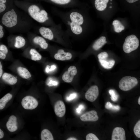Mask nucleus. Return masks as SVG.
I'll return each instance as SVG.
<instances>
[{
	"mask_svg": "<svg viewBox=\"0 0 140 140\" xmlns=\"http://www.w3.org/2000/svg\"><path fill=\"white\" fill-rule=\"evenodd\" d=\"M61 19L67 27L68 33L77 35L81 34L83 29L82 25L84 22L83 16L79 11L72 10L68 12L54 11Z\"/></svg>",
	"mask_w": 140,
	"mask_h": 140,
	"instance_id": "f257e3e1",
	"label": "nucleus"
},
{
	"mask_svg": "<svg viewBox=\"0 0 140 140\" xmlns=\"http://www.w3.org/2000/svg\"><path fill=\"white\" fill-rule=\"evenodd\" d=\"M26 12L33 19L45 26H50L56 24L45 10L36 5H30Z\"/></svg>",
	"mask_w": 140,
	"mask_h": 140,
	"instance_id": "f03ea898",
	"label": "nucleus"
},
{
	"mask_svg": "<svg viewBox=\"0 0 140 140\" xmlns=\"http://www.w3.org/2000/svg\"><path fill=\"white\" fill-rule=\"evenodd\" d=\"M23 19L18 12L12 9L3 15L1 21L5 26L14 30L18 28L24 23Z\"/></svg>",
	"mask_w": 140,
	"mask_h": 140,
	"instance_id": "7ed1b4c3",
	"label": "nucleus"
},
{
	"mask_svg": "<svg viewBox=\"0 0 140 140\" xmlns=\"http://www.w3.org/2000/svg\"><path fill=\"white\" fill-rule=\"evenodd\" d=\"M39 32L44 38L53 40L58 37L64 36L68 34L66 31H64L61 24L50 26H42L39 29Z\"/></svg>",
	"mask_w": 140,
	"mask_h": 140,
	"instance_id": "20e7f679",
	"label": "nucleus"
},
{
	"mask_svg": "<svg viewBox=\"0 0 140 140\" xmlns=\"http://www.w3.org/2000/svg\"><path fill=\"white\" fill-rule=\"evenodd\" d=\"M139 44V40L137 37L132 34L127 37L123 45L124 51L126 53H129L136 50Z\"/></svg>",
	"mask_w": 140,
	"mask_h": 140,
	"instance_id": "39448f33",
	"label": "nucleus"
},
{
	"mask_svg": "<svg viewBox=\"0 0 140 140\" xmlns=\"http://www.w3.org/2000/svg\"><path fill=\"white\" fill-rule=\"evenodd\" d=\"M138 81L134 77L126 76L122 78L120 80L118 86L120 89L124 91L130 90L137 85Z\"/></svg>",
	"mask_w": 140,
	"mask_h": 140,
	"instance_id": "423d86ee",
	"label": "nucleus"
},
{
	"mask_svg": "<svg viewBox=\"0 0 140 140\" xmlns=\"http://www.w3.org/2000/svg\"><path fill=\"white\" fill-rule=\"evenodd\" d=\"M21 104L24 109L27 110H33L37 107L38 105V102L34 97L30 96H27L22 99Z\"/></svg>",
	"mask_w": 140,
	"mask_h": 140,
	"instance_id": "0eeeda50",
	"label": "nucleus"
},
{
	"mask_svg": "<svg viewBox=\"0 0 140 140\" xmlns=\"http://www.w3.org/2000/svg\"><path fill=\"white\" fill-rule=\"evenodd\" d=\"M99 90L98 87L94 85L90 87L87 91L85 95V98L91 102L95 101L99 95Z\"/></svg>",
	"mask_w": 140,
	"mask_h": 140,
	"instance_id": "6e6552de",
	"label": "nucleus"
},
{
	"mask_svg": "<svg viewBox=\"0 0 140 140\" xmlns=\"http://www.w3.org/2000/svg\"><path fill=\"white\" fill-rule=\"evenodd\" d=\"M77 73L76 67L74 66L69 67L67 71L65 72L62 76V80L67 83H70L73 80L74 76Z\"/></svg>",
	"mask_w": 140,
	"mask_h": 140,
	"instance_id": "1a4fd4ad",
	"label": "nucleus"
},
{
	"mask_svg": "<svg viewBox=\"0 0 140 140\" xmlns=\"http://www.w3.org/2000/svg\"><path fill=\"white\" fill-rule=\"evenodd\" d=\"M126 137L125 132L123 128L117 127L113 130L111 140H125Z\"/></svg>",
	"mask_w": 140,
	"mask_h": 140,
	"instance_id": "9d476101",
	"label": "nucleus"
},
{
	"mask_svg": "<svg viewBox=\"0 0 140 140\" xmlns=\"http://www.w3.org/2000/svg\"><path fill=\"white\" fill-rule=\"evenodd\" d=\"M66 107L64 102L61 100L57 101L54 106V111L55 115L58 117H62L66 113Z\"/></svg>",
	"mask_w": 140,
	"mask_h": 140,
	"instance_id": "9b49d317",
	"label": "nucleus"
},
{
	"mask_svg": "<svg viewBox=\"0 0 140 140\" xmlns=\"http://www.w3.org/2000/svg\"><path fill=\"white\" fill-rule=\"evenodd\" d=\"M81 121H95L99 119V117L96 111L92 110L86 112L80 117Z\"/></svg>",
	"mask_w": 140,
	"mask_h": 140,
	"instance_id": "f8f14e48",
	"label": "nucleus"
},
{
	"mask_svg": "<svg viewBox=\"0 0 140 140\" xmlns=\"http://www.w3.org/2000/svg\"><path fill=\"white\" fill-rule=\"evenodd\" d=\"M54 57L56 60L64 61L70 60L72 57V55L69 52H65L63 49H59L55 54Z\"/></svg>",
	"mask_w": 140,
	"mask_h": 140,
	"instance_id": "ddd939ff",
	"label": "nucleus"
},
{
	"mask_svg": "<svg viewBox=\"0 0 140 140\" xmlns=\"http://www.w3.org/2000/svg\"><path fill=\"white\" fill-rule=\"evenodd\" d=\"M8 129L11 132H14L18 129L17 118L14 115L10 116L6 123Z\"/></svg>",
	"mask_w": 140,
	"mask_h": 140,
	"instance_id": "4468645a",
	"label": "nucleus"
},
{
	"mask_svg": "<svg viewBox=\"0 0 140 140\" xmlns=\"http://www.w3.org/2000/svg\"><path fill=\"white\" fill-rule=\"evenodd\" d=\"M33 41L35 44L39 45L42 49H46L48 47V44L42 36H37L35 37L33 39Z\"/></svg>",
	"mask_w": 140,
	"mask_h": 140,
	"instance_id": "2eb2a0df",
	"label": "nucleus"
},
{
	"mask_svg": "<svg viewBox=\"0 0 140 140\" xmlns=\"http://www.w3.org/2000/svg\"><path fill=\"white\" fill-rule=\"evenodd\" d=\"M2 79L5 82L11 85L16 84L17 81V79L16 77L7 73H5L3 74Z\"/></svg>",
	"mask_w": 140,
	"mask_h": 140,
	"instance_id": "dca6fc26",
	"label": "nucleus"
},
{
	"mask_svg": "<svg viewBox=\"0 0 140 140\" xmlns=\"http://www.w3.org/2000/svg\"><path fill=\"white\" fill-rule=\"evenodd\" d=\"M106 58L102 59H99V61L101 66L104 68L109 69L111 68L114 65L115 61L113 59L107 60Z\"/></svg>",
	"mask_w": 140,
	"mask_h": 140,
	"instance_id": "f3484780",
	"label": "nucleus"
},
{
	"mask_svg": "<svg viewBox=\"0 0 140 140\" xmlns=\"http://www.w3.org/2000/svg\"><path fill=\"white\" fill-rule=\"evenodd\" d=\"M17 70L19 76L23 79H27L31 76V74L26 68L19 66L17 68Z\"/></svg>",
	"mask_w": 140,
	"mask_h": 140,
	"instance_id": "a211bd4d",
	"label": "nucleus"
},
{
	"mask_svg": "<svg viewBox=\"0 0 140 140\" xmlns=\"http://www.w3.org/2000/svg\"><path fill=\"white\" fill-rule=\"evenodd\" d=\"M107 42L106 37L101 36L94 42L92 46V48L94 50H98L102 47Z\"/></svg>",
	"mask_w": 140,
	"mask_h": 140,
	"instance_id": "6ab92c4d",
	"label": "nucleus"
},
{
	"mask_svg": "<svg viewBox=\"0 0 140 140\" xmlns=\"http://www.w3.org/2000/svg\"><path fill=\"white\" fill-rule=\"evenodd\" d=\"M109 0H95V5L96 8L99 11H102L107 7Z\"/></svg>",
	"mask_w": 140,
	"mask_h": 140,
	"instance_id": "aec40b11",
	"label": "nucleus"
},
{
	"mask_svg": "<svg viewBox=\"0 0 140 140\" xmlns=\"http://www.w3.org/2000/svg\"><path fill=\"white\" fill-rule=\"evenodd\" d=\"M26 44V40L23 37L18 36L15 38L14 46L15 47L19 48L24 47Z\"/></svg>",
	"mask_w": 140,
	"mask_h": 140,
	"instance_id": "412c9836",
	"label": "nucleus"
},
{
	"mask_svg": "<svg viewBox=\"0 0 140 140\" xmlns=\"http://www.w3.org/2000/svg\"><path fill=\"white\" fill-rule=\"evenodd\" d=\"M41 140H53L54 138L51 132L48 129H45L41 132Z\"/></svg>",
	"mask_w": 140,
	"mask_h": 140,
	"instance_id": "4be33fe9",
	"label": "nucleus"
},
{
	"mask_svg": "<svg viewBox=\"0 0 140 140\" xmlns=\"http://www.w3.org/2000/svg\"><path fill=\"white\" fill-rule=\"evenodd\" d=\"M12 96L11 94L8 93L0 99V110L4 108L7 103L12 98Z\"/></svg>",
	"mask_w": 140,
	"mask_h": 140,
	"instance_id": "5701e85b",
	"label": "nucleus"
},
{
	"mask_svg": "<svg viewBox=\"0 0 140 140\" xmlns=\"http://www.w3.org/2000/svg\"><path fill=\"white\" fill-rule=\"evenodd\" d=\"M112 25L114 26L115 31L117 33L121 32L125 29L124 27L121 22L117 20H114L113 22Z\"/></svg>",
	"mask_w": 140,
	"mask_h": 140,
	"instance_id": "b1692460",
	"label": "nucleus"
},
{
	"mask_svg": "<svg viewBox=\"0 0 140 140\" xmlns=\"http://www.w3.org/2000/svg\"><path fill=\"white\" fill-rule=\"evenodd\" d=\"M30 53L31 55V59L33 60L38 61L42 58L41 55L34 48H31L30 50Z\"/></svg>",
	"mask_w": 140,
	"mask_h": 140,
	"instance_id": "393cba45",
	"label": "nucleus"
},
{
	"mask_svg": "<svg viewBox=\"0 0 140 140\" xmlns=\"http://www.w3.org/2000/svg\"><path fill=\"white\" fill-rule=\"evenodd\" d=\"M8 52V50L7 47L4 45H0V58L4 59L6 57Z\"/></svg>",
	"mask_w": 140,
	"mask_h": 140,
	"instance_id": "a878e982",
	"label": "nucleus"
},
{
	"mask_svg": "<svg viewBox=\"0 0 140 140\" xmlns=\"http://www.w3.org/2000/svg\"><path fill=\"white\" fill-rule=\"evenodd\" d=\"M134 132L136 136L140 138V120H139L135 125L133 129Z\"/></svg>",
	"mask_w": 140,
	"mask_h": 140,
	"instance_id": "bb28decb",
	"label": "nucleus"
},
{
	"mask_svg": "<svg viewBox=\"0 0 140 140\" xmlns=\"http://www.w3.org/2000/svg\"><path fill=\"white\" fill-rule=\"evenodd\" d=\"M105 107L107 109L115 111H118L120 109V107L119 106L113 105L109 101L106 102Z\"/></svg>",
	"mask_w": 140,
	"mask_h": 140,
	"instance_id": "cd10ccee",
	"label": "nucleus"
},
{
	"mask_svg": "<svg viewBox=\"0 0 140 140\" xmlns=\"http://www.w3.org/2000/svg\"><path fill=\"white\" fill-rule=\"evenodd\" d=\"M109 92L111 96L110 98L111 100L115 102L118 99V96L116 92L114 90L111 89L109 90Z\"/></svg>",
	"mask_w": 140,
	"mask_h": 140,
	"instance_id": "c85d7f7f",
	"label": "nucleus"
},
{
	"mask_svg": "<svg viewBox=\"0 0 140 140\" xmlns=\"http://www.w3.org/2000/svg\"><path fill=\"white\" fill-rule=\"evenodd\" d=\"M53 3L61 5H66L70 3L71 0H50Z\"/></svg>",
	"mask_w": 140,
	"mask_h": 140,
	"instance_id": "c756f323",
	"label": "nucleus"
},
{
	"mask_svg": "<svg viewBox=\"0 0 140 140\" xmlns=\"http://www.w3.org/2000/svg\"><path fill=\"white\" fill-rule=\"evenodd\" d=\"M6 0H0V13L4 12L6 9Z\"/></svg>",
	"mask_w": 140,
	"mask_h": 140,
	"instance_id": "7c9ffc66",
	"label": "nucleus"
},
{
	"mask_svg": "<svg viewBox=\"0 0 140 140\" xmlns=\"http://www.w3.org/2000/svg\"><path fill=\"white\" fill-rule=\"evenodd\" d=\"M86 140H99V139L95 134L90 133L88 134L86 137Z\"/></svg>",
	"mask_w": 140,
	"mask_h": 140,
	"instance_id": "2f4dec72",
	"label": "nucleus"
},
{
	"mask_svg": "<svg viewBox=\"0 0 140 140\" xmlns=\"http://www.w3.org/2000/svg\"><path fill=\"white\" fill-rule=\"evenodd\" d=\"M77 94L76 93H73L71 94L69 96L66 98V100L68 101H70L74 99L77 96Z\"/></svg>",
	"mask_w": 140,
	"mask_h": 140,
	"instance_id": "473e14b6",
	"label": "nucleus"
},
{
	"mask_svg": "<svg viewBox=\"0 0 140 140\" xmlns=\"http://www.w3.org/2000/svg\"><path fill=\"white\" fill-rule=\"evenodd\" d=\"M84 109V106L82 104H80L76 109V112L78 114H80L82 111Z\"/></svg>",
	"mask_w": 140,
	"mask_h": 140,
	"instance_id": "72a5a7b5",
	"label": "nucleus"
},
{
	"mask_svg": "<svg viewBox=\"0 0 140 140\" xmlns=\"http://www.w3.org/2000/svg\"><path fill=\"white\" fill-rule=\"evenodd\" d=\"M56 68V67L54 65L51 66V67L49 66H49L47 65L45 71L46 72H48L49 71L53 70Z\"/></svg>",
	"mask_w": 140,
	"mask_h": 140,
	"instance_id": "f704fd0d",
	"label": "nucleus"
},
{
	"mask_svg": "<svg viewBox=\"0 0 140 140\" xmlns=\"http://www.w3.org/2000/svg\"><path fill=\"white\" fill-rule=\"evenodd\" d=\"M4 35V32L3 30V26L0 24V39L2 38Z\"/></svg>",
	"mask_w": 140,
	"mask_h": 140,
	"instance_id": "c9c22d12",
	"label": "nucleus"
},
{
	"mask_svg": "<svg viewBox=\"0 0 140 140\" xmlns=\"http://www.w3.org/2000/svg\"><path fill=\"white\" fill-rule=\"evenodd\" d=\"M3 71L2 69V66L1 61H0V78L2 76L3 74Z\"/></svg>",
	"mask_w": 140,
	"mask_h": 140,
	"instance_id": "e433bc0d",
	"label": "nucleus"
},
{
	"mask_svg": "<svg viewBox=\"0 0 140 140\" xmlns=\"http://www.w3.org/2000/svg\"><path fill=\"white\" fill-rule=\"evenodd\" d=\"M4 136V133L3 131L0 129V139L3 138Z\"/></svg>",
	"mask_w": 140,
	"mask_h": 140,
	"instance_id": "4c0bfd02",
	"label": "nucleus"
},
{
	"mask_svg": "<svg viewBox=\"0 0 140 140\" xmlns=\"http://www.w3.org/2000/svg\"><path fill=\"white\" fill-rule=\"evenodd\" d=\"M138 0H126L128 2L130 3L135 2Z\"/></svg>",
	"mask_w": 140,
	"mask_h": 140,
	"instance_id": "58836bf2",
	"label": "nucleus"
},
{
	"mask_svg": "<svg viewBox=\"0 0 140 140\" xmlns=\"http://www.w3.org/2000/svg\"><path fill=\"white\" fill-rule=\"evenodd\" d=\"M67 140H77V138L74 137H69L67 139Z\"/></svg>",
	"mask_w": 140,
	"mask_h": 140,
	"instance_id": "ea45409f",
	"label": "nucleus"
},
{
	"mask_svg": "<svg viewBox=\"0 0 140 140\" xmlns=\"http://www.w3.org/2000/svg\"><path fill=\"white\" fill-rule=\"evenodd\" d=\"M138 102L139 105H140V97L139 96L138 101Z\"/></svg>",
	"mask_w": 140,
	"mask_h": 140,
	"instance_id": "a19ab883",
	"label": "nucleus"
},
{
	"mask_svg": "<svg viewBox=\"0 0 140 140\" xmlns=\"http://www.w3.org/2000/svg\"><path fill=\"white\" fill-rule=\"evenodd\" d=\"M112 6H110L109 8H112Z\"/></svg>",
	"mask_w": 140,
	"mask_h": 140,
	"instance_id": "79ce46f5",
	"label": "nucleus"
},
{
	"mask_svg": "<svg viewBox=\"0 0 140 140\" xmlns=\"http://www.w3.org/2000/svg\"><path fill=\"white\" fill-rule=\"evenodd\" d=\"M110 1H112V0H110Z\"/></svg>",
	"mask_w": 140,
	"mask_h": 140,
	"instance_id": "37998d69",
	"label": "nucleus"
}]
</instances>
